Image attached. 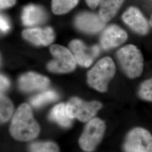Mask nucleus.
Segmentation results:
<instances>
[{
    "label": "nucleus",
    "mask_w": 152,
    "mask_h": 152,
    "mask_svg": "<svg viewBox=\"0 0 152 152\" xmlns=\"http://www.w3.org/2000/svg\"><path fill=\"white\" fill-rule=\"evenodd\" d=\"M12 136L18 140L29 141L38 136L40 128L33 116L31 107L22 104L16 111L10 126Z\"/></svg>",
    "instance_id": "nucleus-1"
},
{
    "label": "nucleus",
    "mask_w": 152,
    "mask_h": 152,
    "mask_svg": "<svg viewBox=\"0 0 152 152\" xmlns=\"http://www.w3.org/2000/svg\"><path fill=\"white\" fill-rule=\"evenodd\" d=\"M115 66L113 60L105 57L99 60L88 72L87 82L91 87L100 92L107 91L109 82L113 77Z\"/></svg>",
    "instance_id": "nucleus-2"
},
{
    "label": "nucleus",
    "mask_w": 152,
    "mask_h": 152,
    "mask_svg": "<svg viewBox=\"0 0 152 152\" xmlns=\"http://www.w3.org/2000/svg\"><path fill=\"white\" fill-rule=\"evenodd\" d=\"M117 57L125 74L131 78L140 76L143 70V58L141 51L133 45L120 49Z\"/></svg>",
    "instance_id": "nucleus-3"
},
{
    "label": "nucleus",
    "mask_w": 152,
    "mask_h": 152,
    "mask_svg": "<svg viewBox=\"0 0 152 152\" xmlns=\"http://www.w3.org/2000/svg\"><path fill=\"white\" fill-rule=\"evenodd\" d=\"M50 52L54 59L48 65L49 71L55 73H68L75 69L77 61L68 49L59 45H53L50 48Z\"/></svg>",
    "instance_id": "nucleus-4"
},
{
    "label": "nucleus",
    "mask_w": 152,
    "mask_h": 152,
    "mask_svg": "<svg viewBox=\"0 0 152 152\" xmlns=\"http://www.w3.org/2000/svg\"><path fill=\"white\" fill-rule=\"evenodd\" d=\"M105 130L102 120L95 118L90 120L80 138L79 144L86 152H92L101 141Z\"/></svg>",
    "instance_id": "nucleus-5"
},
{
    "label": "nucleus",
    "mask_w": 152,
    "mask_h": 152,
    "mask_svg": "<svg viewBox=\"0 0 152 152\" xmlns=\"http://www.w3.org/2000/svg\"><path fill=\"white\" fill-rule=\"evenodd\" d=\"M102 107V104L96 101L85 102L77 98H72L66 104L70 118H77L81 122L90 121Z\"/></svg>",
    "instance_id": "nucleus-6"
},
{
    "label": "nucleus",
    "mask_w": 152,
    "mask_h": 152,
    "mask_svg": "<svg viewBox=\"0 0 152 152\" xmlns=\"http://www.w3.org/2000/svg\"><path fill=\"white\" fill-rule=\"evenodd\" d=\"M125 152H152V135L148 131L137 127L129 132L124 144Z\"/></svg>",
    "instance_id": "nucleus-7"
},
{
    "label": "nucleus",
    "mask_w": 152,
    "mask_h": 152,
    "mask_svg": "<svg viewBox=\"0 0 152 152\" xmlns=\"http://www.w3.org/2000/svg\"><path fill=\"white\" fill-rule=\"evenodd\" d=\"M69 46L77 63L82 66H89L99 53V48L97 46L87 48L85 44L77 39L72 41Z\"/></svg>",
    "instance_id": "nucleus-8"
},
{
    "label": "nucleus",
    "mask_w": 152,
    "mask_h": 152,
    "mask_svg": "<svg viewBox=\"0 0 152 152\" xmlns=\"http://www.w3.org/2000/svg\"><path fill=\"white\" fill-rule=\"evenodd\" d=\"M122 19L132 30L140 34H145L149 31L148 22L136 7H129L124 13Z\"/></svg>",
    "instance_id": "nucleus-9"
},
{
    "label": "nucleus",
    "mask_w": 152,
    "mask_h": 152,
    "mask_svg": "<svg viewBox=\"0 0 152 152\" xmlns=\"http://www.w3.org/2000/svg\"><path fill=\"white\" fill-rule=\"evenodd\" d=\"M127 39L126 31L117 26H109L104 31L100 38V44L105 50L114 48L123 44Z\"/></svg>",
    "instance_id": "nucleus-10"
},
{
    "label": "nucleus",
    "mask_w": 152,
    "mask_h": 152,
    "mask_svg": "<svg viewBox=\"0 0 152 152\" xmlns=\"http://www.w3.org/2000/svg\"><path fill=\"white\" fill-rule=\"evenodd\" d=\"M19 87L24 92L41 90L49 86L50 81L46 77L34 72L22 75L19 80Z\"/></svg>",
    "instance_id": "nucleus-11"
},
{
    "label": "nucleus",
    "mask_w": 152,
    "mask_h": 152,
    "mask_svg": "<svg viewBox=\"0 0 152 152\" xmlns=\"http://www.w3.org/2000/svg\"><path fill=\"white\" fill-rule=\"evenodd\" d=\"M100 16L90 12H83L76 17L75 25L80 30L89 33H96L105 26Z\"/></svg>",
    "instance_id": "nucleus-12"
},
{
    "label": "nucleus",
    "mask_w": 152,
    "mask_h": 152,
    "mask_svg": "<svg viewBox=\"0 0 152 152\" xmlns=\"http://www.w3.org/2000/svg\"><path fill=\"white\" fill-rule=\"evenodd\" d=\"M22 36L28 41L36 45L48 46L54 39V32L51 28H31L24 30Z\"/></svg>",
    "instance_id": "nucleus-13"
},
{
    "label": "nucleus",
    "mask_w": 152,
    "mask_h": 152,
    "mask_svg": "<svg viewBox=\"0 0 152 152\" xmlns=\"http://www.w3.org/2000/svg\"><path fill=\"white\" fill-rule=\"evenodd\" d=\"M46 15L39 6L29 5L26 6L22 12V22L24 26H33L45 22Z\"/></svg>",
    "instance_id": "nucleus-14"
},
{
    "label": "nucleus",
    "mask_w": 152,
    "mask_h": 152,
    "mask_svg": "<svg viewBox=\"0 0 152 152\" xmlns=\"http://www.w3.org/2000/svg\"><path fill=\"white\" fill-rule=\"evenodd\" d=\"M125 0H101L99 16L104 22H107L114 17Z\"/></svg>",
    "instance_id": "nucleus-15"
},
{
    "label": "nucleus",
    "mask_w": 152,
    "mask_h": 152,
    "mask_svg": "<svg viewBox=\"0 0 152 152\" xmlns=\"http://www.w3.org/2000/svg\"><path fill=\"white\" fill-rule=\"evenodd\" d=\"M49 118L64 127H69L72 124V119L68 114L65 104L60 103L55 106L50 113Z\"/></svg>",
    "instance_id": "nucleus-16"
},
{
    "label": "nucleus",
    "mask_w": 152,
    "mask_h": 152,
    "mask_svg": "<svg viewBox=\"0 0 152 152\" xmlns=\"http://www.w3.org/2000/svg\"><path fill=\"white\" fill-rule=\"evenodd\" d=\"M58 95L53 90H49L42 92L31 99V104L35 108H39L46 104L57 100Z\"/></svg>",
    "instance_id": "nucleus-17"
},
{
    "label": "nucleus",
    "mask_w": 152,
    "mask_h": 152,
    "mask_svg": "<svg viewBox=\"0 0 152 152\" xmlns=\"http://www.w3.org/2000/svg\"><path fill=\"white\" fill-rule=\"evenodd\" d=\"M78 2V0H52V10L55 14H63L74 8Z\"/></svg>",
    "instance_id": "nucleus-18"
},
{
    "label": "nucleus",
    "mask_w": 152,
    "mask_h": 152,
    "mask_svg": "<svg viewBox=\"0 0 152 152\" xmlns=\"http://www.w3.org/2000/svg\"><path fill=\"white\" fill-rule=\"evenodd\" d=\"M30 152H59L58 145L51 141H36L29 146Z\"/></svg>",
    "instance_id": "nucleus-19"
},
{
    "label": "nucleus",
    "mask_w": 152,
    "mask_h": 152,
    "mask_svg": "<svg viewBox=\"0 0 152 152\" xmlns=\"http://www.w3.org/2000/svg\"><path fill=\"white\" fill-rule=\"evenodd\" d=\"M1 121L5 122L9 120L12 115L14 106L10 100L3 95H1L0 101Z\"/></svg>",
    "instance_id": "nucleus-20"
},
{
    "label": "nucleus",
    "mask_w": 152,
    "mask_h": 152,
    "mask_svg": "<svg viewBox=\"0 0 152 152\" xmlns=\"http://www.w3.org/2000/svg\"><path fill=\"white\" fill-rule=\"evenodd\" d=\"M139 95L141 99L152 102V78L142 83L139 88Z\"/></svg>",
    "instance_id": "nucleus-21"
},
{
    "label": "nucleus",
    "mask_w": 152,
    "mask_h": 152,
    "mask_svg": "<svg viewBox=\"0 0 152 152\" xmlns=\"http://www.w3.org/2000/svg\"><path fill=\"white\" fill-rule=\"evenodd\" d=\"M0 27L2 32L5 33L10 29V24L7 18L4 15H1L0 18Z\"/></svg>",
    "instance_id": "nucleus-22"
},
{
    "label": "nucleus",
    "mask_w": 152,
    "mask_h": 152,
    "mask_svg": "<svg viewBox=\"0 0 152 152\" xmlns=\"http://www.w3.org/2000/svg\"><path fill=\"white\" fill-rule=\"evenodd\" d=\"M1 92H4L7 90L10 85V83L8 78L4 75H1Z\"/></svg>",
    "instance_id": "nucleus-23"
},
{
    "label": "nucleus",
    "mask_w": 152,
    "mask_h": 152,
    "mask_svg": "<svg viewBox=\"0 0 152 152\" xmlns=\"http://www.w3.org/2000/svg\"><path fill=\"white\" fill-rule=\"evenodd\" d=\"M16 0H0L1 9H6L15 5Z\"/></svg>",
    "instance_id": "nucleus-24"
},
{
    "label": "nucleus",
    "mask_w": 152,
    "mask_h": 152,
    "mask_svg": "<svg viewBox=\"0 0 152 152\" xmlns=\"http://www.w3.org/2000/svg\"><path fill=\"white\" fill-rule=\"evenodd\" d=\"M101 0H86L87 5L92 9H95L100 4Z\"/></svg>",
    "instance_id": "nucleus-25"
},
{
    "label": "nucleus",
    "mask_w": 152,
    "mask_h": 152,
    "mask_svg": "<svg viewBox=\"0 0 152 152\" xmlns=\"http://www.w3.org/2000/svg\"><path fill=\"white\" fill-rule=\"evenodd\" d=\"M149 24L152 27V14L151 16V18H150V20H149Z\"/></svg>",
    "instance_id": "nucleus-26"
}]
</instances>
